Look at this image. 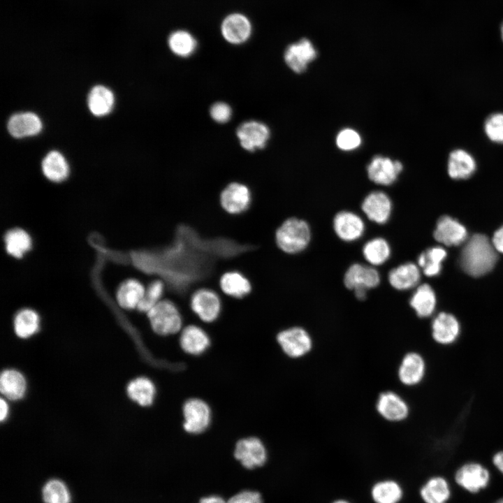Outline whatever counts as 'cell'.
I'll use <instances>...</instances> for the list:
<instances>
[{
    "mask_svg": "<svg viewBox=\"0 0 503 503\" xmlns=\"http://www.w3.org/2000/svg\"><path fill=\"white\" fill-rule=\"evenodd\" d=\"M488 237L474 234L464 245L460 257L462 270L472 277H480L490 272L495 266L497 255Z\"/></svg>",
    "mask_w": 503,
    "mask_h": 503,
    "instance_id": "6da1fadb",
    "label": "cell"
},
{
    "mask_svg": "<svg viewBox=\"0 0 503 503\" xmlns=\"http://www.w3.org/2000/svg\"><path fill=\"white\" fill-rule=\"evenodd\" d=\"M311 240V229L303 219L289 217L277 227L275 241L283 253L293 255L305 250Z\"/></svg>",
    "mask_w": 503,
    "mask_h": 503,
    "instance_id": "7a4b0ae2",
    "label": "cell"
},
{
    "mask_svg": "<svg viewBox=\"0 0 503 503\" xmlns=\"http://www.w3.org/2000/svg\"><path fill=\"white\" fill-rule=\"evenodd\" d=\"M146 314L152 330L161 336L177 335L184 326L180 308L168 298H163Z\"/></svg>",
    "mask_w": 503,
    "mask_h": 503,
    "instance_id": "3957f363",
    "label": "cell"
},
{
    "mask_svg": "<svg viewBox=\"0 0 503 503\" xmlns=\"http://www.w3.org/2000/svg\"><path fill=\"white\" fill-rule=\"evenodd\" d=\"M222 298L211 288L196 289L189 298V308L194 316L201 323L211 324L219 318L222 311Z\"/></svg>",
    "mask_w": 503,
    "mask_h": 503,
    "instance_id": "277c9868",
    "label": "cell"
},
{
    "mask_svg": "<svg viewBox=\"0 0 503 503\" xmlns=\"http://www.w3.org/2000/svg\"><path fill=\"white\" fill-rule=\"evenodd\" d=\"M184 431L196 435L205 432L210 427L212 412L206 401L199 398L187 399L182 407Z\"/></svg>",
    "mask_w": 503,
    "mask_h": 503,
    "instance_id": "5b68a950",
    "label": "cell"
},
{
    "mask_svg": "<svg viewBox=\"0 0 503 503\" xmlns=\"http://www.w3.org/2000/svg\"><path fill=\"white\" fill-rule=\"evenodd\" d=\"M276 341L283 353L291 358H300L312 349L313 340L310 334L300 326H291L280 330Z\"/></svg>",
    "mask_w": 503,
    "mask_h": 503,
    "instance_id": "8992f818",
    "label": "cell"
},
{
    "mask_svg": "<svg viewBox=\"0 0 503 503\" xmlns=\"http://www.w3.org/2000/svg\"><path fill=\"white\" fill-rule=\"evenodd\" d=\"M454 479L463 490L471 493H477L488 486L490 473L481 463L470 461L457 469Z\"/></svg>",
    "mask_w": 503,
    "mask_h": 503,
    "instance_id": "52a82bcc",
    "label": "cell"
},
{
    "mask_svg": "<svg viewBox=\"0 0 503 503\" xmlns=\"http://www.w3.org/2000/svg\"><path fill=\"white\" fill-rule=\"evenodd\" d=\"M253 195L249 187L241 182H232L226 185L219 194L221 207L233 215L246 212L251 206Z\"/></svg>",
    "mask_w": 503,
    "mask_h": 503,
    "instance_id": "ba28073f",
    "label": "cell"
},
{
    "mask_svg": "<svg viewBox=\"0 0 503 503\" xmlns=\"http://www.w3.org/2000/svg\"><path fill=\"white\" fill-rule=\"evenodd\" d=\"M461 335V325L452 314L442 312L437 314L431 323V337L433 342L442 347L455 344Z\"/></svg>",
    "mask_w": 503,
    "mask_h": 503,
    "instance_id": "9c48e42d",
    "label": "cell"
},
{
    "mask_svg": "<svg viewBox=\"0 0 503 503\" xmlns=\"http://www.w3.org/2000/svg\"><path fill=\"white\" fill-rule=\"evenodd\" d=\"M234 457L245 468L252 469L265 463L268 453L263 442L259 438L249 436L236 442Z\"/></svg>",
    "mask_w": 503,
    "mask_h": 503,
    "instance_id": "30bf717a",
    "label": "cell"
},
{
    "mask_svg": "<svg viewBox=\"0 0 503 503\" xmlns=\"http://www.w3.org/2000/svg\"><path fill=\"white\" fill-rule=\"evenodd\" d=\"M428 370L424 356L418 351H409L401 359L397 375L400 382L407 387L421 384L425 379Z\"/></svg>",
    "mask_w": 503,
    "mask_h": 503,
    "instance_id": "8fae6325",
    "label": "cell"
},
{
    "mask_svg": "<svg viewBox=\"0 0 503 503\" xmlns=\"http://www.w3.org/2000/svg\"><path fill=\"white\" fill-rule=\"evenodd\" d=\"M376 409L381 418L393 423L406 420L410 414L408 402L393 391H384L379 394L376 402Z\"/></svg>",
    "mask_w": 503,
    "mask_h": 503,
    "instance_id": "7c38bea8",
    "label": "cell"
},
{
    "mask_svg": "<svg viewBox=\"0 0 503 503\" xmlns=\"http://www.w3.org/2000/svg\"><path fill=\"white\" fill-rule=\"evenodd\" d=\"M179 334L180 347L189 356L202 355L210 346L211 340L208 333L196 323L185 325Z\"/></svg>",
    "mask_w": 503,
    "mask_h": 503,
    "instance_id": "4fadbf2b",
    "label": "cell"
},
{
    "mask_svg": "<svg viewBox=\"0 0 503 503\" xmlns=\"http://www.w3.org/2000/svg\"><path fill=\"white\" fill-rule=\"evenodd\" d=\"M236 135L245 150L254 152L265 146L270 137V130L261 122L249 120L238 127Z\"/></svg>",
    "mask_w": 503,
    "mask_h": 503,
    "instance_id": "5bb4252c",
    "label": "cell"
},
{
    "mask_svg": "<svg viewBox=\"0 0 503 503\" xmlns=\"http://www.w3.org/2000/svg\"><path fill=\"white\" fill-rule=\"evenodd\" d=\"M284 57L287 66L295 73H300L316 58L317 51L308 38H303L289 45Z\"/></svg>",
    "mask_w": 503,
    "mask_h": 503,
    "instance_id": "9a60e30c",
    "label": "cell"
},
{
    "mask_svg": "<svg viewBox=\"0 0 503 503\" xmlns=\"http://www.w3.org/2000/svg\"><path fill=\"white\" fill-rule=\"evenodd\" d=\"M333 226L337 236L345 242L358 240L365 231V224L361 217L354 212L347 210L336 214Z\"/></svg>",
    "mask_w": 503,
    "mask_h": 503,
    "instance_id": "2e32d148",
    "label": "cell"
},
{
    "mask_svg": "<svg viewBox=\"0 0 503 503\" xmlns=\"http://www.w3.org/2000/svg\"><path fill=\"white\" fill-rule=\"evenodd\" d=\"M402 168V164L398 161L376 156L368 165L367 170L370 180L373 182L381 185H390L397 180Z\"/></svg>",
    "mask_w": 503,
    "mask_h": 503,
    "instance_id": "e0dca14e",
    "label": "cell"
},
{
    "mask_svg": "<svg viewBox=\"0 0 503 503\" xmlns=\"http://www.w3.org/2000/svg\"><path fill=\"white\" fill-rule=\"evenodd\" d=\"M380 283V275L373 266L353 263L349 267L344 276V284L350 289L358 288L370 289Z\"/></svg>",
    "mask_w": 503,
    "mask_h": 503,
    "instance_id": "ac0fdd59",
    "label": "cell"
},
{
    "mask_svg": "<svg viewBox=\"0 0 503 503\" xmlns=\"http://www.w3.org/2000/svg\"><path fill=\"white\" fill-rule=\"evenodd\" d=\"M361 209L370 221L384 224L390 219L392 202L386 193L380 191H372L363 200Z\"/></svg>",
    "mask_w": 503,
    "mask_h": 503,
    "instance_id": "d6986e66",
    "label": "cell"
},
{
    "mask_svg": "<svg viewBox=\"0 0 503 503\" xmlns=\"http://www.w3.org/2000/svg\"><path fill=\"white\" fill-rule=\"evenodd\" d=\"M224 38L229 43L239 45L247 41L252 34L249 20L241 13H232L226 16L221 25Z\"/></svg>",
    "mask_w": 503,
    "mask_h": 503,
    "instance_id": "ffe728a7",
    "label": "cell"
},
{
    "mask_svg": "<svg viewBox=\"0 0 503 503\" xmlns=\"http://www.w3.org/2000/svg\"><path fill=\"white\" fill-rule=\"evenodd\" d=\"M252 290L249 279L238 270L224 272L219 280L220 294L235 299H242L248 296Z\"/></svg>",
    "mask_w": 503,
    "mask_h": 503,
    "instance_id": "44dd1931",
    "label": "cell"
},
{
    "mask_svg": "<svg viewBox=\"0 0 503 503\" xmlns=\"http://www.w3.org/2000/svg\"><path fill=\"white\" fill-rule=\"evenodd\" d=\"M433 235L437 241L446 246H458L465 242L467 231L456 219L443 216L437 221Z\"/></svg>",
    "mask_w": 503,
    "mask_h": 503,
    "instance_id": "7402d4cb",
    "label": "cell"
},
{
    "mask_svg": "<svg viewBox=\"0 0 503 503\" xmlns=\"http://www.w3.org/2000/svg\"><path fill=\"white\" fill-rule=\"evenodd\" d=\"M421 279L418 267L414 263H405L390 270L389 284L395 289L404 291L416 286Z\"/></svg>",
    "mask_w": 503,
    "mask_h": 503,
    "instance_id": "603a6c76",
    "label": "cell"
},
{
    "mask_svg": "<svg viewBox=\"0 0 503 503\" xmlns=\"http://www.w3.org/2000/svg\"><path fill=\"white\" fill-rule=\"evenodd\" d=\"M419 495L424 503H447L451 498V490L445 478L434 476L422 485Z\"/></svg>",
    "mask_w": 503,
    "mask_h": 503,
    "instance_id": "cb8c5ba5",
    "label": "cell"
},
{
    "mask_svg": "<svg viewBox=\"0 0 503 503\" xmlns=\"http://www.w3.org/2000/svg\"><path fill=\"white\" fill-rule=\"evenodd\" d=\"M41 129L42 123L39 117L32 112L13 115L8 122V130L15 138L36 135Z\"/></svg>",
    "mask_w": 503,
    "mask_h": 503,
    "instance_id": "d4e9b609",
    "label": "cell"
},
{
    "mask_svg": "<svg viewBox=\"0 0 503 503\" xmlns=\"http://www.w3.org/2000/svg\"><path fill=\"white\" fill-rule=\"evenodd\" d=\"M409 305L419 318L431 316L435 311V293L428 284L418 286L411 296Z\"/></svg>",
    "mask_w": 503,
    "mask_h": 503,
    "instance_id": "484cf974",
    "label": "cell"
},
{
    "mask_svg": "<svg viewBox=\"0 0 503 503\" xmlns=\"http://www.w3.org/2000/svg\"><path fill=\"white\" fill-rule=\"evenodd\" d=\"M145 291V285L136 279L124 281L118 287L116 298L119 305L126 309H136Z\"/></svg>",
    "mask_w": 503,
    "mask_h": 503,
    "instance_id": "4316f807",
    "label": "cell"
},
{
    "mask_svg": "<svg viewBox=\"0 0 503 503\" xmlns=\"http://www.w3.org/2000/svg\"><path fill=\"white\" fill-rule=\"evenodd\" d=\"M476 168V163L473 157L463 150H455L451 152L448 159V173L453 179H467L469 177Z\"/></svg>",
    "mask_w": 503,
    "mask_h": 503,
    "instance_id": "83f0119b",
    "label": "cell"
},
{
    "mask_svg": "<svg viewBox=\"0 0 503 503\" xmlns=\"http://www.w3.org/2000/svg\"><path fill=\"white\" fill-rule=\"evenodd\" d=\"M403 494L401 485L393 479L377 481L370 490V496L374 503H399Z\"/></svg>",
    "mask_w": 503,
    "mask_h": 503,
    "instance_id": "f1b7e54d",
    "label": "cell"
},
{
    "mask_svg": "<svg viewBox=\"0 0 503 503\" xmlns=\"http://www.w3.org/2000/svg\"><path fill=\"white\" fill-rule=\"evenodd\" d=\"M6 252L15 258H20L30 250L32 242L29 233L22 228L8 230L4 235Z\"/></svg>",
    "mask_w": 503,
    "mask_h": 503,
    "instance_id": "f546056e",
    "label": "cell"
},
{
    "mask_svg": "<svg viewBox=\"0 0 503 503\" xmlns=\"http://www.w3.org/2000/svg\"><path fill=\"white\" fill-rule=\"evenodd\" d=\"M1 393L10 400L22 398L26 391V381L21 373L8 370L1 373L0 379Z\"/></svg>",
    "mask_w": 503,
    "mask_h": 503,
    "instance_id": "4dcf8cb0",
    "label": "cell"
},
{
    "mask_svg": "<svg viewBox=\"0 0 503 503\" xmlns=\"http://www.w3.org/2000/svg\"><path fill=\"white\" fill-rule=\"evenodd\" d=\"M127 393L131 400L143 407L152 404L156 388L153 382L146 377H138L131 381L128 387Z\"/></svg>",
    "mask_w": 503,
    "mask_h": 503,
    "instance_id": "1f68e13d",
    "label": "cell"
},
{
    "mask_svg": "<svg viewBox=\"0 0 503 503\" xmlns=\"http://www.w3.org/2000/svg\"><path fill=\"white\" fill-rule=\"evenodd\" d=\"M42 170L48 180L59 182L67 177L68 166L64 157L59 152L52 151L43 160Z\"/></svg>",
    "mask_w": 503,
    "mask_h": 503,
    "instance_id": "d6a6232c",
    "label": "cell"
},
{
    "mask_svg": "<svg viewBox=\"0 0 503 503\" xmlns=\"http://www.w3.org/2000/svg\"><path fill=\"white\" fill-rule=\"evenodd\" d=\"M114 96L108 88L97 85L93 87L88 96V106L96 116H103L109 113L113 106Z\"/></svg>",
    "mask_w": 503,
    "mask_h": 503,
    "instance_id": "836d02e7",
    "label": "cell"
},
{
    "mask_svg": "<svg viewBox=\"0 0 503 503\" xmlns=\"http://www.w3.org/2000/svg\"><path fill=\"white\" fill-rule=\"evenodd\" d=\"M391 252L388 242L382 238L368 240L363 248V256L372 266L384 264L390 258Z\"/></svg>",
    "mask_w": 503,
    "mask_h": 503,
    "instance_id": "e575fe53",
    "label": "cell"
},
{
    "mask_svg": "<svg viewBox=\"0 0 503 503\" xmlns=\"http://www.w3.org/2000/svg\"><path fill=\"white\" fill-rule=\"evenodd\" d=\"M446 250L441 247H433L422 252L418 258V265L428 277L439 274L442 263L446 257Z\"/></svg>",
    "mask_w": 503,
    "mask_h": 503,
    "instance_id": "d590c367",
    "label": "cell"
},
{
    "mask_svg": "<svg viewBox=\"0 0 503 503\" xmlns=\"http://www.w3.org/2000/svg\"><path fill=\"white\" fill-rule=\"evenodd\" d=\"M166 284L161 278H155L145 286V294L138 305L136 309L140 312L147 313L160 300L165 298Z\"/></svg>",
    "mask_w": 503,
    "mask_h": 503,
    "instance_id": "8d00e7d4",
    "label": "cell"
},
{
    "mask_svg": "<svg viewBox=\"0 0 503 503\" xmlns=\"http://www.w3.org/2000/svg\"><path fill=\"white\" fill-rule=\"evenodd\" d=\"M168 43L170 50L175 55L182 57L191 55L197 47L195 38L184 30H177L170 34Z\"/></svg>",
    "mask_w": 503,
    "mask_h": 503,
    "instance_id": "74e56055",
    "label": "cell"
},
{
    "mask_svg": "<svg viewBox=\"0 0 503 503\" xmlns=\"http://www.w3.org/2000/svg\"><path fill=\"white\" fill-rule=\"evenodd\" d=\"M44 503H71V495L66 483L57 479L48 481L42 488Z\"/></svg>",
    "mask_w": 503,
    "mask_h": 503,
    "instance_id": "f35d334b",
    "label": "cell"
},
{
    "mask_svg": "<svg viewBox=\"0 0 503 503\" xmlns=\"http://www.w3.org/2000/svg\"><path fill=\"white\" fill-rule=\"evenodd\" d=\"M39 316L31 309L20 311L14 320V330L17 336L27 338L34 335L38 330Z\"/></svg>",
    "mask_w": 503,
    "mask_h": 503,
    "instance_id": "ab89813d",
    "label": "cell"
},
{
    "mask_svg": "<svg viewBox=\"0 0 503 503\" xmlns=\"http://www.w3.org/2000/svg\"><path fill=\"white\" fill-rule=\"evenodd\" d=\"M484 129L490 140L503 143V113H495L490 116L486 121Z\"/></svg>",
    "mask_w": 503,
    "mask_h": 503,
    "instance_id": "60d3db41",
    "label": "cell"
},
{
    "mask_svg": "<svg viewBox=\"0 0 503 503\" xmlns=\"http://www.w3.org/2000/svg\"><path fill=\"white\" fill-rule=\"evenodd\" d=\"M337 145L343 150H351L357 148L361 139L359 134L351 129L342 130L337 135L336 139Z\"/></svg>",
    "mask_w": 503,
    "mask_h": 503,
    "instance_id": "b9f144b4",
    "label": "cell"
},
{
    "mask_svg": "<svg viewBox=\"0 0 503 503\" xmlns=\"http://www.w3.org/2000/svg\"><path fill=\"white\" fill-rule=\"evenodd\" d=\"M210 114L212 119L218 123L222 124L230 120L232 115V110L227 103L217 102L211 106Z\"/></svg>",
    "mask_w": 503,
    "mask_h": 503,
    "instance_id": "7bdbcfd3",
    "label": "cell"
},
{
    "mask_svg": "<svg viewBox=\"0 0 503 503\" xmlns=\"http://www.w3.org/2000/svg\"><path fill=\"white\" fill-rule=\"evenodd\" d=\"M226 503H263V499L257 491L243 490L230 497Z\"/></svg>",
    "mask_w": 503,
    "mask_h": 503,
    "instance_id": "ee69618b",
    "label": "cell"
},
{
    "mask_svg": "<svg viewBox=\"0 0 503 503\" xmlns=\"http://www.w3.org/2000/svg\"><path fill=\"white\" fill-rule=\"evenodd\" d=\"M492 244L497 252L503 254V226L495 232Z\"/></svg>",
    "mask_w": 503,
    "mask_h": 503,
    "instance_id": "f6af8a7d",
    "label": "cell"
},
{
    "mask_svg": "<svg viewBox=\"0 0 503 503\" xmlns=\"http://www.w3.org/2000/svg\"><path fill=\"white\" fill-rule=\"evenodd\" d=\"M494 467L503 474V449L496 451L492 456Z\"/></svg>",
    "mask_w": 503,
    "mask_h": 503,
    "instance_id": "bcb514c9",
    "label": "cell"
},
{
    "mask_svg": "<svg viewBox=\"0 0 503 503\" xmlns=\"http://www.w3.org/2000/svg\"><path fill=\"white\" fill-rule=\"evenodd\" d=\"M198 503H226V502L220 496L210 495L201 498Z\"/></svg>",
    "mask_w": 503,
    "mask_h": 503,
    "instance_id": "7dc6e473",
    "label": "cell"
},
{
    "mask_svg": "<svg viewBox=\"0 0 503 503\" xmlns=\"http://www.w3.org/2000/svg\"><path fill=\"white\" fill-rule=\"evenodd\" d=\"M0 419L3 421L6 418L8 412V406L3 398L0 400Z\"/></svg>",
    "mask_w": 503,
    "mask_h": 503,
    "instance_id": "c3c4849f",
    "label": "cell"
},
{
    "mask_svg": "<svg viewBox=\"0 0 503 503\" xmlns=\"http://www.w3.org/2000/svg\"><path fill=\"white\" fill-rule=\"evenodd\" d=\"M355 296L360 300H363L367 297V289L365 288H358L353 290Z\"/></svg>",
    "mask_w": 503,
    "mask_h": 503,
    "instance_id": "681fc988",
    "label": "cell"
},
{
    "mask_svg": "<svg viewBox=\"0 0 503 503\" xmlns=\"http://www.w3.org/2000/svg\"><path fill=\"white\" fill-rule=\"evenodd\" d=\"M332 503H350V502H348L347 500L340 499V500H335Z\"/></svg>",
    "mask_w": 503,
    "mask_h": 503,
    "instance_id": "f907efd6",
    "label": "cell"
},
{
    "mask_svg": "<svg viewBox=\"0 0 503 503\" xmlns=\"http://www.w3.org/2000/svg\"><path fill=\"white\" fill-rule=\"evenodd\" d=\"M495 503H503V497L497 500Z\"/></svg>",
    "mask_w": 503,
    "mask_h": 503,
    "instance_id": "816d5d0a",
    "label": "cell"
},
{
    "mask_svg": "<svg viewBox=\"0 0 503 503\" xmlns=\"http://www.w3.org/2000/svg\"><path fill=\"white\" fill-rule=\"evenodd\" d=\"M502 39H503V27L502 28Z\"/></svg>",
    "mask_w": 503,
    "mask_h": 503,
    "instance_id": "f5cc1de1",
    "label": "cell"
}]
</instances>
